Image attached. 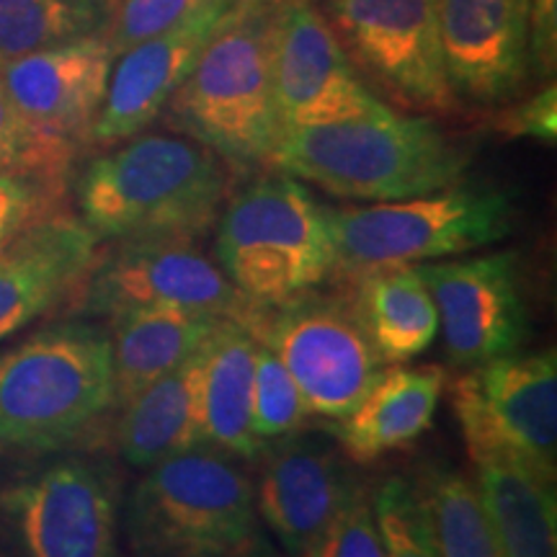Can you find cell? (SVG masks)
I'll return each instance as SVG.
<instances>
[{
  "mask_svg": "<svg viewBox=\"0 0 557 557\" xmlns=\"http://www.w3.org/2000/svg\"><path fill=\"white\" fill-rule=\"evenodd\" d=\"M199 348L184 364L150 382L122 406L120 449L132 468L148 470L184 451L205 447Z\"/></svg>",
  "mask_w": 557,
  "mask_h": 557,
  "instance_id": "cell-22",
  "label": "cell"
},
{
  "mask_svg": "<svg viewBox=\"0 0 557 557\" xmlns=\"http://www.w3.org/2000/svg\"><path fill=\"white\" fill-rule=\"evenodd\" d=\"M434 297L438 331L455 367L517 354L529 333L519 259L511 250L416 263Z\"/></svg>",
  "mask_w": 557,
  "mask_h": 557,
  "instance_id": "cell-13",
  "label": "cell"
},
{
  "mask_svg": "<svg viewBox=\"0 0 557 557\" xmlns=\"http://www.w3.org/2000/svg\"><path fill=\"white\" fill-rule=\"evenodd\" d=\"M230 165L186 135H139L88 163L75 186L99 240L199 238L218 225Z\"/></svg>",
  "mask_w": 557,
  "mask_h": 557,
  "instance_id": "cell-2",
  "label": "cell"
},
{
  "mask_svg": "<svg viewBox=\"0 0 557 557\" xmlns=\"http://www.w3.org/2000/svg\"><path fill=\"white\" fill-rule=\"evenodd\" d=\"M287 0H235L163 114L230 169L267 165L282 143L274 45Z\"/></svg>",
  "mask_w": 557,
  "mask_h": 557,
  "instance_id": "cell-3",
  "label": "cell"
},
{
  "mask_svg": "<svg viewBox=\"0 0 557 557\" xmlns=\"http://www.w3.org/2000/svg\"><path fill=\"white\" fill-rule=\"evenodd\" d=\"M451 406L470 459L500 455L555 483V351H517L472 367L451 385Z\"/></svg>",
  "mask_w": 557,
  "mask_h": 557,
  "instance_id": "cell-11",
  "label": "cell"
},
{
  "mask_svg": "<svg viewBox=\"0 0 557 557\" xmlns=\"http://www.w3.org/2000/svg\"><path fill=\"white\" fill-rule=\"evenodd\" d=\"M256 341L235 320H220L199 348V403L205 447L230 457L261 459L253 436V359Z\"/></svg>",
  "mask_w": 557,
  "mask_h": 557,
  "instance_id": "cell-21",
  "label": "cell"
},
{
  "mask_svg": "<svg viewBox=\"0 0 557 557\" xmlns=\"http://www.w3.org/2000/svg\"><path fill=\"white\" fill-rule=\"evenodd\" d=\"M329 220L336 243L333 274L359 278L496 246L511 235L517 205L504 189L457 184L403 201L329 209Z\"/></svg>",
  "mask_w": 557,
  "mask_h": 557,
  "instance_id": "cell-7",
  "label": "cell"
},
{
  "mask_svg": "<svg viewBox=\"0 0 557 557\" xmlns=\"http://www.w3.org/2000/svg\"><path fill=\"white\" fill-rule=\"evenodd\" d=\"M421 487L442 557H500L472 480L457 470L438 468Z\"/></svg>",
  "mask_w": 557,
  "mask_h": 557,
  "instance_id": "cell-27",
  "label": "cell"
},
{
  "mask_svg": "<svg viewBox=\"0 0 557 557\" xmlns=\"http://www.w3.org/2000/svg\"><path fill=\"white\" fill-rule=\"evenodd\" d=\"M385 557H442L421 483L387 478L372 491Z\"/></svg>",
  "mask_w": 557,
  "mask_h": 557,
  "instance_id": "cell-28",
  "label": "cell"
},
{
  "mask_svg": "<svg viewBox=\"0 0 557 557\" xmlns=\"http://www.w3.org/2000/svg\"><path fill=\"white\" fill-rule=\"evenodd\" d=\"M532 0H438L444 70L459 103L504 107L524 88Z\"/></svg>",
  "mask_w": 557,
  "mask_h": 557,
  "instance_id": "cell-16",
  "label": "cell"
},
{
  "mask_svg": "<svg viewBox=\"0 0 557 557\" xmlns=\"http://www.w3.org/2000/svg\"><path fill=\"white\" fill-rule=\"evenodd\" d=\"M99 238L67 209L0 250V341L67 302L99 256Z\"/></svg>",
  "mask_w": 557,
  "mask_h": 557,
  "instance_id": "cell-19",
  "label": "cell"
},
{
  "mask_svg": "<svg viewBox=\"0 0 557 557\" xmlns=\"http://www.w3.org/2000/svg\"><path fill=\"white\" fill-rule=\"evenodd\" d=\"M238 557H282V555H278V549L271 545V542L263 537L261 532H256L253 537H250L248 545L240 549Z\"/></svg>",
  "mask_w": 557,
  "mask_h": 557,
  "instance_id": "cell-36",
  "label": "cell"
},
{
  "mask_svg": "<svg viewBox=\"0 0 557 557\" xmlns=\"http://www.w3.org/2000/svg\"><path fill=\"white\" fill-rule=\"evenodd\" d=\"M274 103L284 132L323 127L385 107L312 0H287L274 45Z\"/></svg>",
  "mask_w": 557,
  "mask_h": 557,
  "instance_id": "cell-15",
  "label": "cell"
},
{
  "mask_svg": "<svg viewBox=\"0 0 557 557\" xmlns=\"http://www.w3.org/2000/svg\"><path fill=\"white\" fill-rule=\"evenodd\" d=\"M354 305L385 364L421 357L438 336L434 297L416 267H389L354 278Z\"/></svg>",
  "mask_w": 557,
  "mask_h": 557,
  "instance_id": "cell-25",
  "label": "cell"
},
{
  "mask_svg": "<svg viewBox=\"0 0 557 557\" xmlns=\"http://www.w3.org/2000/svg\"><path fill=\"white\" fill-rule=\"evenodd\" d=\"M233 3L235 0H218L169 32L137 41L114 58L107 99L90 143L116 145L148 129L169 107L181 83L189 78L201 50Z\"/></svg>",
  "mask_w": 557,
  "mask_h": 557,
  "instance_id": "cell-17",
  "label": "cell"
},
{
  "mask_svg": "<svg viewBox=\"0 0 557 557\" xmlns=\"http://www.w3.org/2000/svg\"><path fill=\"white\" fill-rule=\"evenodd\" d=\"M70 299L81 315L116 318L139 308L189 310L235 320L246 331L263 308L230 282L197 238L116 240L109 253L96 256Z\"/></svg>",
  "mask_w": 557,
  "mask_h": 557,
  "instance_id": "cell-9",
  "label": "cell"
},
{
  "mask_svg": "<svg viewBox=\"0 0 557 557\" xmlns=\"http://www.w3.org/2000/svg\"><path fill=\"white\" fill-rule=\"evenodd\" d=\"M212 3L218 0H114L101 37L109 45L111 54L120 58L137 41L169 32L171 26L191 18L194 13L205 11Z\"/></svg>",
  "mask_w": 557,
  "mask_h": 557,
  "instance_id": "cell-31",
  "label": "cell"
},
{
  "mask_svg": "<svg viewBox=\"0 0 557 557\" xmlns=\"http://www.w3.org/2000/svg\"><path fill=\"white\" fill-rule=\"evenodd\" d=\"M557 62V0L529 3V65L532 75L547 78Z\"/></svg>",
  "mask_w": 557,
  "mask_h": 557,
  "instance_id": "cell-35",
  "label": "cell"
},
{
  "mask_svg": "<svg viewBox=\"0 0 557 557\" xmlns=\"http://www.w3.org/2000/svg\"><path fill=\"white\" fill-rule=\"evenodd\" d=\"M114 54L103 37H86L0 65V81L52 169L70 173L107 99Z\"/></svg>",
  "mask_w": 557,
  "mask_h": 557,
  "instance_id": "cell-12",
  "label": "cell"
},
{
  "mask_svg": "<svg viewBox=\"0 0 557 557\" xmlns=\"http://www.w3.org/2000/svg\"><path fill=\"white\" fill-rule=\"evenodd\" d=\"M472 465L500 557H557L555 483L500 455L475 457Z\"/></svg>",
  "mask_w": 557,
  "mask_h": 557,
  "instance_id": "cell-23",
  "label": "cell"
},
{
  "mask_svg": "<svg viewBox=\"0 0 557 557\" xmlns=\"http://www.w3.org/2000/svg\"><path fill=\"white\" fill-rule=\"evenodd\" d=\"M470 156L429 114L387 103L354 120L284 132L269 169L341 199L403 201L462 184Z\"/></svg>",
  "mask_w": 557,
  "mask_h": 557,
  "instance_id": "cell-1",
  "label": "cell"
},
{
  "mask_svg": "<svg viewBox=\"0 0 557 557\" xmlns=\"http://www.w3.org/2000/svg\"><path fill=\"white\" fill-rule=\"evenodd\" d=\"M111 408L114 354L99 325L58 323L0 354V444L62 449Z\"/></svg>",
  "mask_w": 557,
  "mask_h": 557,
  "instance_id": "cell-4",
  "label": "cell"
},
{
  "mask_svg": "<svg viewBox=\"0 0 557 557\" xmlns=\"http://www.w3.org/2000/svg\"><path fill=\"white\" fill-rule=\"evenodd\" d=\"M444 377L438 364L382 369L357 406L333 421L341 449L357 462H372L413 444L434 421Z\"/></svg>",
  "mask_w": 557,
  "mask_h": 557,
  "instance_id": "cell-20",
  "label": "cell"
},
{
  "mask_svg": "<svg viewBox=\"0 0 557 557\" xmlns=\"http://www.w3.org/2000/svg\"><path fill=\"white\" fill-rule=\"evenodd\" d=\"M3 506L24 557H122L120 506L96 465L54 462L11 487Z\"/></svg>",
  "mask_w": 557,
  "mask_h": 557,
  "instance_id": "cell-14",
  "label": "cell"
},
{
  "mask_svg": "<svg viewBox=\"0 0 557 557\" xmlns=\"http://www.w3.org/2000/svg\"><path fill=\"white\" fill-rule=\"evenodd\" d=\"M498 132L506 137H527L555 145L557 139V86L549 83L517 107L504 109L496 120Z\"/></svg>",
  "mask_w": 557,
  "mask_h": 557,
  "instance_id": "cell-33",
  "label": "cell"
},
{
  "mask_svg": "<svg viewBox=\"0 0 557 557\" xmlns=\"http://www.w3.org/2000/svg\"><path fill=\"white\" fill-rule=\"evenodd\" d=\"M250 336L276 354L312 416L344 418L385 369L351 295L315 289L263 305Z\"/></svg>",
  "mask_w": 557,
  "mask_h": 557,
  "instance_id": "cell-8",
  "label": "cell"
},
{
  "mask_svg": "<svg viewBox=\"0 0 557 557\" xmlns=\"http://www.w3.org/2000/svg\"><path fill=\"white\" fill-rule=\"evenodd\" d=\"M250 181L218 220V263L259 305L315 289L336 269L329 207L289 173Z\"/></svg>",
  "mask_w": 557,
  "mask_h": 557,
  "instance_id": "cell-5",
  "label": "cell"
},
{
  "mask_svg": "<svg viewBox=\"0 0 557 557\" xmlns=\"http://www.w3.org/2000/svg\"><path fill=\"white\" fill-rule=\"evenodd\" d=\"M263 470L256 487V511L274 532L284 553L302 557L359 480L325 438L289 434L263 449Z\"/></svg>",
  "mask_w": 557,
  "mask_h": 557,
  "instance_id": "cell-18",
  "label": "cell"
},
{
  "mask_svg": "<svg viewBox=\"0 0 557 557\" xmlns=\"http://www.w3.org/2000/svg\"><path fill=\"white\" fill-rule=\"evenodd\" d=\"M9 169H29L58 173V176H70L65 171L52 169L41 156L37 143H34L29 129L24 127L21 116L13 109V103L5 94L3 81H0V171Z\"/></svg>",
  "mask_w": 557,
  "mask_h": 557,
  "instance_id": "cell-34",
  "label": "cell"
},
{
  "mask_svg": "<svg viewBox=\"0 0 557 557\" xmlns=\"http://www.w3.org/2000/svg\"><path fill=\"white\" fill-rule=\"evenodd\" d=\"M361 78L403 107L455 114L444 70L438 0H312Z\"/></svg>",
  "mask_w": 557,
  "mask_h": 557,
  "instance_id": "cell-10",
  "label": "cell"
},
{
  "mask_svg": "<svg viewBox=\"0 0 557 557\" xmlns=\"http://www.w3.org/2000/svg\"><path fill=\"white\" fill-rule=\"evenodd\" d=\"M256 487L235 457L197 447L145 470L127 500L135 557H238L259 532Z\"/></svg>",
  "mask_w": 557,
  "mask_h": 557,
  "instance_id": "cell-6",
  "label": "cell"
},
{
  "mask_svg": "<svg viewBox=\"0 0 557 557\" xmlns=\"http://www.w3.org/2000/svg\"><path fill=\"white\" fill-rule=\"evenodd\" d=\"M114 0H0V65L107 29Z\"/></svg>",
  "mask_w": 557,
  "mask_h": 557,
  "instance_id": "cell-26",
  "label": "cell"
},
{
  "mask_svg": "<svg viewBox=\"0 0 557 557\" xmlns=\"http://www.w3.org/2000/svg\"><path fill=\"white\" fill-rule=\"evenodd\" d=\"M220 320L201 312L165 308H139L111 318L114 408H122L139 389L184 364Z\"/></svg>",
  "mask_w": 557,
  "mask_h": 557,
  "instance_id": "cell-24",
  "label": "cell"
},
{
  "mask_svg": "<svg viewBox=\"0 0 557 557\" xmlns=\"http://www.w3.org/2000/svg\"><path fill=\"white\" fill-rule=\"evenodd\" d=\"M67 176L29 169L0 171V250L24 230L65 209Z\"/></svg>",
  "mask_w": 557,
  "mask_h": 557,
  "instance_id": "cell-30",
  "label": "cell"
},
{
  "mask_svg": "<svg viewBox=\"0 0 557 557\" xmlns=\"http://www.w3.org/2000/svg\"><path fill=\"white\" fill-rule=\"evenodd\" d=\"M302 557H385L372 493L364 485H357Z\"/></svg>",
  "mask_w": 557,
  "mask_h": 557,
  "instance_id": "cell-32",
  "label": "cell"
},
{
  "mask_svg": "<svg viewBox=\"0 0 557 557\" xmlns=\"http://www.w3.org/2000/svg\"><path fill=\"white\" fill-rule=\"evenodd\" d=\"M312 418L302 393L271 348L256 344L253 359V436L263 447L297 434Z\"/></svg>",
  "mask_w": 557,
  "mask_h": 557,
  "instance_id": "cell-29",
  "label": "cell"
}]
</instances>
